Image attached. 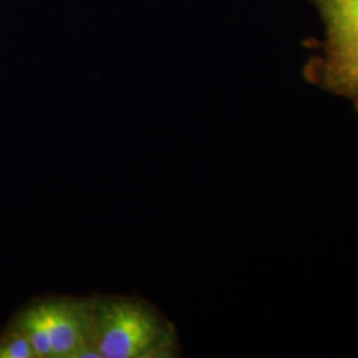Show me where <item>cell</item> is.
I'll return each instance as SVG.
<instances>
[{
	"label": "cell",
	"mask_w": 358,
	"mask_h": 358,
	"mask_svg": "<svg viewBox=\"0 0 358 358\" xmlns=\"http://www.w3.org/2000/svg\"><path fill=\"white\" fill-rule=\"evenodd\" d=\"M315 1L325 38L320 53L308 64V78L344 97L358 110V0Z\"/></svg>",
	"instance_id": "3"
},
{
	"label": "cell",
	"mask_w": 358,
	"mask_h": 358,
	"mask_svg": "<svg viewBox=\"0 0 358 358\" xmlns=\"http://www.w3.org/2000/svg\"><path fill=\"white\" fill-rule=\"evenodd\" d=\"M0 358H38L26 333L13 321L0 336Z\"/></svg>",
	"instance_id": "4"
},
{
	"label": "cell",
	"mask_w": 358,
	"mask_h": 358,
	"mask_svg": "<svg viewBox=\"0 0 358 358\" xmlns=\"http://www.w3.org/2000/svg\"><path fill=\"white\" fill-rule=\"evenodd\" d=\"M94 297H45L19 312L15 322L38 358H100L93 346Z\"/></svg>",
	"instance_id": "2"
},
{
	"label": "cell",
	"mask_w": 358,
	"mask_h": 358,
	"mask_svg": "<svg viewBox=\"0 0 358 358\" xmlns=\"http://www.w3.org/2000/svg\"><path fill=\"white\" fill-rule=\"evenodd\" d=\"M93 346L100 358H174L180 353L174 324L150 303L96 296Z\"/></svg>",
	"instance_id": "1"
}]
</instances>
